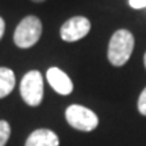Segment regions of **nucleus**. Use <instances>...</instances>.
Listing matches in <instances>:
<instances>
[{
    "mask_svg": "<svg viewBox=\"0 0 146 146\" xmlns=\"http://www.w3.org/2000/svg\"><path fill=\"white\" fill-rule=\"evenodd\" d=\"M134 49V36L129 30H118L111 36L108 45V61L114 66H122L125 65Z\"/></svg>",
    "mask_w": 146,
    "mask_h": 146,
    "instance_id": "1",
    "label": "nucleus"
},
{
    "mask_svg": "<svg viewBox=\"0 0 146 146\" xmlns=\"http://www.w3.org/2000/svg\"><path fill=\"white\" fill-rule=\"evenodd\" d=\"M42 34V23L34 15L26 16L23 21L16 26L14 33V42L18 47L29 49L34 46L39 41Z\"/></svg>",
    "mask_w": 146,
    "mask_h": 146,
    "instance_id": "2",
    "label": "nucleus"
},
{
    "mask_svg": "<svg viewBox=\"0 0 146 146\" xmlns=\"http://www.w3.org/2000/svg\"><path fill=\"white\" fill-rule=\"evenodd\" d=\"M65 118L69 125L80 131H92L99 125V118L92 110L78 104L69 106L65 111Z\"/></svg>",
    "mask_w": 146,
    "mask_h": 146,
    "instance_id": "3",
    "label": "nucleus"
},
{
    "mask_svg": "<svg viewBox=\"0 0 146 146\" xmlns=\"http://www.w3.org/2000/svg\"><path fill=\"white\" fill-rule=\"evenodd\" d=\"M21 95L29 106L35 107L43 98V80L38 70L27 72L21 81Z\"/></svg>",
    "mask_w": 146,
    "mask_h": 146,
    "instance_id": "4",
    "label": "nucleus"
},
{
    "mask_svg": "<svg viewBox=\"0 0 146 146\" xmlns=\"http://www.w3.org/2000/svg\"><path fill=\"white\" fill-rule=\"evenodd\" d=\"M91 30V22L85 16H73L61 26L60 34L66 42L78 41L87 35Z\"/></svg>",
    "mask_w": 146,
    "mask_h": 146,
    "instance_id": "5",
    "label": "nucleus"
},
{
    "mask_svg": "<svg viewBox=\"0 0 146 146\" xmlns=\"http://www.w3.org/2000/svg\"><path fill=\"white\" fill-rule=\"evenodd\" d=\"M46 77L52 88L60 95H69L73 91V83L69 78V76L65 72H62L58 68L47 69Z\"/></svg>",
    "mask_w": 146,
    "mask_h": 146,
    "instance_id": "6",
    "label": "nucleus"
},
{
    "mask_svg": "<svg viewBox=\"0 0 146 146\" xmlns=\"http://www.w3.org/2000/svg\"><path fill=\"white\" fill-rule=\"evenodd\" d=\"M60 139L56 133L47 129H39L29 135L25 146H58Z\"/></svg>",
    "mask_w": 146,
    "mask_h": 146,
    "instance_id": "7",
    "label": "nucleus"
},
{
    "mask_svg": "<svg viewBox=\"0 0 146 146\" xmlns=\"http://www.w3.org/2000/svg\"><path fill=\"white\" fill-rule=\"evenodd\" d=\"M15 87V74L8 68H0V99L12 92Z\"/></svg>",
    "mask_w": 146,
    "mask_h": 146,
    "instance_id": "8",
    "label": "nucleus"
},
{
    "mask_svg": "<svg viewBox=\"0 0 146 146\" xmlns=\"http://www.w3.org/2000/svg\"><path fill=\"white\" fill-rule=\"evenodd\" d=\"M11 127L5 120H0V146H5L7 141L10 139Z\"/></svg>",
    "mask_w": 146,
    "mask_h": 146,
    "instance_id": "9",
    "label": "nucleus"
},
{
    "mask_svg": "<svg viewBox=\"0 0 146 146\" xmlns=\"http://www.w3.org/2000/svg\"><path fill=\"white\" fill-rule=\"evenodd\" d=\"M138 111L142 115L146 116V88L139 95V99H138Z\"/></svg>",
    "mask_w": 146,
    "mask_h": 146,
    "instance_id": "10",
    "label": "nucleus"
},
{
    "mask_svg": "<svg viewBox=\"0 0 146 146\" xmlns=\"http://www.w3.org/2000/svg\"><path fill=\"white\" fill-rule=\"evenodd\" d=\"M129 4L131 8L141 10V8H146V0H129Z\"/></svg>",
    "mask_w": 146,
    "mask_h": 146,
    "instance_id": "11",
    "label": "nucleus"
},
{
    "mask_svg": "<svg viewBox=\"0 0 146 146\" xmlns=\"http://www.w3.org/2000/svg\"><path fill=\"white\" fill-rule=\"evenodd\" d=\"M4 30H5V23H4V21H3V18L0 16V39L4 35Z\"/></svg>",
    "mask_w": 146,
    "mask_h": 146,
    "instance_id": "12",
    "label": "nucleus"
},
{
    "mask_svg": "<svg viewBox=\"0 0 146 146\" xmlns=\"http://www.w3.org/2000/svg\"><path fill=\"white\" fill-rule=\"evenodd\" d=\"M33 1H36V3H41V1H45V0H33Z\"/></svg>",
    "mask_w": 146,
    "mask_h": 146,
    "instance_id": "13",
    "label": "nucleus"
},
{
    "mask_svg": "<svg viewBox=\"0 0 146 146\" xmlns=\"http://www.w3.org/2000/svg\"><path fill=\"white\" fill-rule=\"evenodd\" d=\"M143 62H145V66H146V53H145V57H143Z\"/></svg>",
    "mask_w": 146,
    "mask_h": 146,
    "instance_id": "14",
    "label": "nucleus"
}]
</instances>
